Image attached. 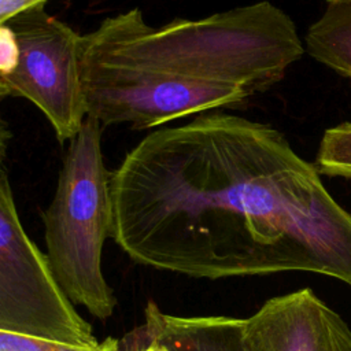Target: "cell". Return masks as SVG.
Wrapping results in <instances>:
<instances>
[{
    "label": "cell",
    "mask_w": 351,
    "mask_h": 351,
    "mask_svg": "<svg viewBox=\"0 0 351 351\" xmlns=\"http://www.w3.org/2000/svg\"><path fill=\"white\" fill-rule=\"evenodd\" d=\"M7 23L15 34V67L0 74V97H23L49 121L60 144L73 140L88 112L81 81V34L44 5L26 10Z\"/></svg>",
    "instance_id": "5"
},
{
    "label": "cell",
    "mask_w": 351,
    "mask_h": 351,
    "mask_svg": "<svg viewBox=\"0 0 351 351\" xmlns=\"http://www.w3.org/2000/svg\"><path fill=\"white\" fill-rule=\"evenodd\" d=\"M315 167L328 177L351 178V122L328 128L319 141Z\"/></svg>",
    "instance_id": "9"
},
{
    "label": "cell",
    "mask_w": 351,
    "mask_h": 351,
    "mask_svg": "<svg viewBox=\"0 0 351 351\" xmlns=\"http://www.w3.org/2000/svg\"><path fill=\"white\" fill-rule=\"evenodd\" d=\"M118 351H169L167 347L154 335L149 325L144 321L119 339Z\"/></svg>",
    "instance_id": "11"
},
{
    "label": "cell",
    "mask_w": 351,
    "mask_h": 351,
    "mask_svg": "<svg viewBox=\"0 0 351 351\" xmlns=\"http://www.w3.org/2000/svg\"><path fill=\"white\" fill-rule=\"evenodd\" d=\"M248 351H351V329L310 288L267 299L244 318Z\"/></svg>",
    "instance_id": "6"
},
{
    "label": "cell",
    "mask_w": 351,
    "mask_h": 351,
    "mask_svg": "<svg viewBox=\"0 0 351 351\" xmlns=\"http://www.w3.org/2000/svg\"><path fill=\"white\" fill-rule=\"evenodd\" d=\"M48 0H0V23H4L15 15L38 7L45 5Z\"/></svg>",
    "instance_id": "12"
},
{
    "label": "cell",
    "mask_w": 351,
    "mask_h": 351,
    "mask_svg": "<svg viewBox=\"0 0 351 351\" xmlns=\"http://www.w3.org/2000/svg\"><path fill=\"white\" fill-rule=\"evenodd\" d=\"M144 317L154 335L169 351H248L244 318L181 317L162 311L154 300L147 303Z\"/></svg>",
    "instance_id": "7"
},
{
    "label": "cell",
    "mask_w": 351,
    "mask_h": 351,
    "mask_svg": "<svg viewBox=\"0 0 351 351\" xmlns=\"http://www.w3.org/2000/svg\"><path fill=\"white\" fill-rule=\"evenodd\" d=\"M103 126L86 117L69 141L49 206L41 213L47 255L52 270L74 304L95 318L108 319L117 306L101 269L103 245L111 236V173L101 152Z\"/></svg>",
    "instance_id": "3"
},
{
    "label": "cell",
    "mask_w": 351,
    "mask_h": 351,
    "mask_svg": "<svg viewBox=\"0 0 351 351\" xmlns=\"http://www.w3.org/2000/svg\"><path fill=\"white\" fill-rule=\"evenodd\" d=\"M304 48L317 62L351 78V1L328 4L307 29Z\"/></svg>",
    "instance_id": "8"
},
{
    "label": "cell",
    "mask_w": 351,
    "mask_h": 351,
    "mask_svg": "<svg viewBox=\"0 0 351 351\" xmlns=\"http://www.w3.org/2000/svg\"><path fill=\"white\" fill-rule=\"evenodd\" d=\"M119 339L106 337L96 346L69 344L0 330V351H118Z\"/></svg>",
    "instance_id": "10"
},
{
    "label": "cell",
    "mask_w": 351,
    "mask_h": 351,
    "mask_svg": "<svg viewBox=\"0 0 351 351\" xmlns=\"http://www.w3.org/2000/svg\"><path fill=\"white\" fill-rule=\"evenodd\" d=\"M326 4H335V3H348L351 0H325Z\"/></svg>",
    "instance_id": "13"
},
{
    "label": "cell",
    "mask_w": 351,
    "mask_h": 351,
    "mask_svg": "<svg viewBox=\"0 0 351 351\" xmlns=\"http://www.w3.org/2000/svg\"><path fill=\"white\" fill-rule=\"evenodd\" d=\"M0 330L96 346L92 326L59 284L48 255L26 234L4 163L0 169Z\"/></svg>",
    "instance_id": "4"
},
{
    "label": "cell",
    "mask_w": 351,
    "mask_h": 351,
    "mask_svg": "<svg viewBox=\"0 0 351 351\" xmlns=\"http://www.w3.org/2000/svg\"><path fill=\"white\" fill-rule=\"evenodd\" d=\"M111 239L196 278L310 271L351 287V214L276 128L210 111L148 133L111 173Z\"/></svg>",
    "instance_id": "1"
},
{
    "label": "cell",
    "mask_w": 351,
    "mask_h": 351,
    "mask_svg": "<svg viewBox=\"0 0 351 351\" xmlns=\"http://www.w3.org/2000/svg\"><path fill=\"white\" fill-rule=\"evenodd\" d=\"M304 51L292 18L267 0L160 26L134 7L81 37L86 112L101 126L143 130L240 110L277 85Z\"/></svg>",
    "instance_id": "2"
}]
</instances>
